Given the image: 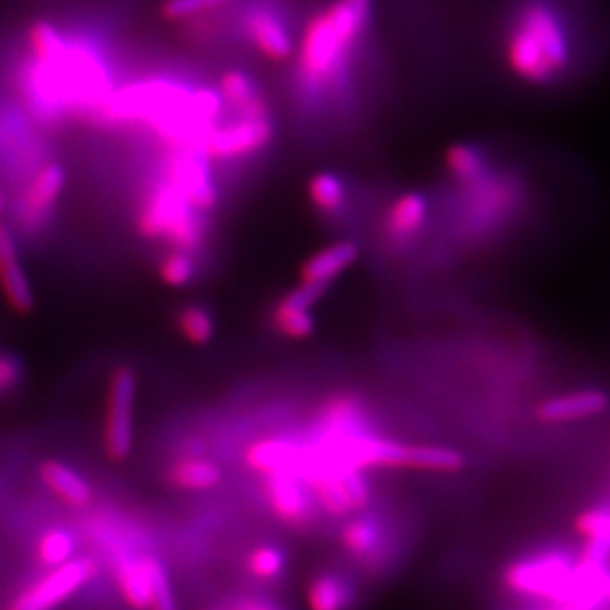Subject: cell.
Wrapping results in <instances>:
<instances>
[{
	"label": "cell",
	"mask_w": 610,
	"mask_h": 610,
	"mask_svg": "<svg viewBox=\"0 0 610 610\" xmlns=\"http://www.w3.org/2000/svg\"><path fill=\"white\" fill-rule=\"evenodd\" d=\"M37 62L28 70L27 96L42 118L66 110H93L111 96L110 76L98 56L73 46L48 22L30 30Z\"/></svg>",
	"instance_id": "cell-1"
},
{
	"label": "cell",
	"mask_w": 610,
	"mask_h": 610,
	"mask_svg": "<svg viewBox=\"0 0 610 610\" xmlns=\"http://www.w3.org/2000/svg\"><path fill=\"white\" fill-rule=\"evenodd\" d=\"M250 28L258 46L264 50L270 58H288L292 54V40L288 37L286 28L273 19L268 12H256L250 20Z\"/></svg>",
	"instance_id": "cell-29"
},
{
	"label": "cell",
	"mask_w": 610,
	"mask_h": 610,
	"mask_svg": "<svg viewBox=\"0 0 610 610\" xmlns=\"http://www.w3.org/2000/svg\"><path fill=\"white\" fill-rule=\"evenodd\" d=\"M22 377L19 359L12 356H0V391H9Z\"/></svg>",
	"instance_id": "cell-36"
},
{
	"label": "cell",
	"mask_w": 610,
	"mask_h": 610,
	"mask_svg": "<svg viewBox=\"0 0 610 610\" xmlns=\"http://www.w3.org/2000/svg\"><path fill=\"white\" fill-rule=\"evenodd\" d=\"M174 326L184 341L197 347L209 346L214 338V331H217L214 316L210 313L207 306H201V303L182 306L174 316Z\"/></svg>",
	"instance_id": "cell-26"
},
{
	"label": "cell",
	"mask_w": 610,
	"mask_h": 610,
	"mask_svg": "<svg viewBox=\"0 0 610 610\" xmlns=\"http://www.w3.org/2000/svg\"><path fill=\"white\" fill-rule=\"evenodd\" d=\"M66 171L62 164L48 163L38 171L20 199V224L37 228L44 224L56 202L64 191Z\"/></svg>",
	"instance_id": "cell-13"
},
{
	"label": "cell",
	"mask_w": 610,
	"mask_h": 610,
	"mask_svg": "<svg viewBox=\"0 0 610 610\" xmlns=\"http://www.w3.org/2000/svg\"><path fill=\"white\" fill-rule=\"evenodd\" d=\"M429 209V197L424 192H402L389 204V209L384 212V238L394 247L409 244L414 238L419 237L420 230L427 224Z\"/></svg>",
	"instance_id": "cell-15"
},
{
	"label": "cell",
	"mask_w": 610,
	"mask_h": 610,
	"mask_svg": "<svg viewBox=\"0 0 610 610\" xmlns=\"http://www.w3.org/2000/svg\"><path fill=\"white\" fill-rule=\"evenodd\" d=\"M272 141V126L266 118H242L227 128L210 129L202 153L212 161H237L254 156Z\"/></svg>",
	"instance_id": "cell-9"
},
{
	"label": "cell",
	"mask_w": 610,
	"mask_h": 610,
	"mask_svg": "<svg viewBox=\"0 0 610 610\" xmlns=\"http://www.w3.org/2000/svg\"><path fill=\"white\" fill-rule=\"evenodd\" d=\"M347 4H351V9L356 10L357 14L364 19L367 9H369V0H346Z\"/></svg>",
	"instance_id": "cell-39"
},
{
	"label": "cell",
	"mask_w": 610,
	"mask_h": 610,
	"mask_svg": "<svg viewBox=\"0 0 610 610\" xmlns=\"http://www.w3.org/2000/svg\"><path fill=\"white\" fill-rule=\"evenodd\" d=\"M244 462L258 474H293L303 476L310 468V444H303L292 438H262L256 440L244 452Z\"/></svg>",
	"instance_id": "cell-10"
},
{
	"label": "cell",
	"mask_w": 610,
	"mask_h": 610,
	"mask_svg": "<svg viewBox=\"0 0 610 610\" xmlns=\"http://www.w3.org/2000/svg\"><path fill=\"white\" fill-rule=\"evenodd\" d=\"M301 480L308 486L311 498L329 516H347L367 508L371 492L359 470L311 462Z\"/></svg>",
	"instance_id": "cell-6"
},
{
	"label": "cell",
	"mask_w": 610,
	"mask_h": 610,
	"mask_svg": "<svg viewBox=\"0 0 610 610\" xmlns=\"http://www.w3.org/2000/svg\"><path fill=\"white\" fill-rule=\"evenodd\" d=\"M381 536H383V531H381L379 521L361 516V518H356L347 523L341 531V541L351 556L367 557L371 556L379 547Z\"/></svg>",
	"instance_id": "cell-31"
},
{
	"label": "cell",
	"mask_w": 610,
	"mask_h": 610,
	"mask_svg": "<svg viewBox=\"0 0 610 610\" xmlns=\"http://www.w3.org/2000/svg\"><path fill=\"white\" fill-rule=\"evenodd\" d=\"M157 276L167 288L181 290L191 286L192 280L197 278V262L194 256L187 250H177L171 248L169 252H164L157 264Z\"/></svg>",
	"instance_id": "cell-30"
},
{
	"label": "cell",
	"mask_w": 610,
	"mask_h": 610,
	"mask_svg": "<svg viewBox=\"0 0 610 610\" xmlns=\"http://www.w3.org/2000/svg\"><path fill=\"white\" fill-rule=\"evenodd\" d=\"M4 204H7V201H4V194H2V191H0V212L4 210Z\"/></svg>",
	"instance_id": "cell-41"
},
{
	"label": "cell",
	"mask_w": 610,
	"mask_h": 610,
	"mask_svg": "<svg viewBox=\"0 0 610 610\" xmlns=\"http://www.w3.org/2000/svg\"><path fill=\"white\" fill-rule=\"evenodd\" d=\"M262 492L273 516L286 526L301 528L311 520L313 498L300 476H262Z\"/></svg>",
	"instance_id": "cell-12"
},
{
	"label": "cell",
	"mask_w": 610,
	"mask_h": 610,
	"mask_svg": "<svg viewBox=\"0 0 610 610\" xmlns=\"http://www.w3.org/2000/svg\"><path fill=\"white\" fill-rule=\"evenodd\" d=\"M116 583L129 607L149 610V573L146 559H119Z\"/></svg>",
	"instance_id": "cell-25"
},
{
	"label": "cell",
	"mask_w": 610,
	"mask_h": 610,
	"mask_svg": "<svg viewBox=\"0 0 610 610\" xmlns=\"http://www.w3.org/2000/svg\"><path fill=\"white\" fill-rule=\"evenodd\" d=\"M283 566H286L283 553L273 546L256 547L247 559L248 571L262 581L278 579L282 574Z\"/></svg>",
	"instance_id": "cell-34"
},
{
	"label": "cell",
	"mask_w": 610,
	"mask_h": 610,
	"mask_svg": "<svg viewBox=\"0 0 610 610\" xmlns=\"http://www.w3.org/2000/svg\"><path fill=\"white\" fill-rule=\"evenodd\" d=\"M356 591L346 577L331 571L316 574L308 584L306 601L310 610H349Z\"/></svg>",
	"instance_id": "cell-21"
},
{
	"label": "cell",
	"mask_w": 610,
	"mask_h": 610,
	"mask_svg": "<svg viewBox=\"0 0 610 610\" xmlns=\"http://www.w3.org/2000/svg\"><path fill=\"white\" fill-rule=\"evenodd\" d=\"M38 474L50 492L72 508H86L93 500L90 483L60 460H44Z\"/></svg>",
	"instance_id": "cell-19"
},
{
	"label": "cell",
	"mask_w": 610,
	"mask_h": 610,
	"mask_svg": "<svg viewBox=\"0 0 610 610\" xmlns=\"http://www.w3.org/2000/svg\"><path fill=\"white\" fill-rule=\"evenodd\" d=\"M167 478L184 492H209L222 482V470L210 460L187 456L169 466Z\"/></svg>",
	"instance_id": "cell-20"
},
{
	"label": "cell",
	"mask_w": 610,
	"mask_h": 610,
	"mask_svg": "<svg viewBox=\"0 0 610 610\" xmlns=\"http://www.w3.org/2000/svg\"><path fill=\"white\" fill-rule=\"evenodd\" d=\"M573 27L556 0H518L503 28V58L528 86L559 82L573 64Z\"/></svg>",
	"instance_id": "cell-2"
},
{
	"label": "cell",
	"mask_w": 610,
	"mask_h": 610,
	"mask_svg": "<svg viewBox=\"0 0 610 610\" xmlns=\"http://www.w3.org/2000/svg\"><path fill=\"white\" fill-rule=\"evenodd\" d=\"M98 567L91 559H70L19 592L7 610H56L90 583Z\"/></svg>",
	"instance_id": "cell-8"
},
{
	"label": "cell",
	"mask_w": 610,
	"mask_h": 610,
	"mask_svg": "<svg viewBox=\"0 0 610 610\" xmlns=\"http://www.w3.org/2000/svg\"><path fill=\"white\" fill-rule=\"evenodd\" d=\"M0 290L17 313H30L34 308V292L20 260L0 266Z\"/></svg>",
	"instance_id": "cell-28"
},
{
	"label": "cell",
	"mask_w": 610,
	"mask_h": 610,
	"mask_svg": "<svg viewBox=\"0 0 610 610\" xmlns=\"http://www.w3.org/2000/svg\"><path fill=\"white\" fill-rule=\"evenodd\" d=\"M137 374L128 364L116 367L106 389L101 444L111 462L128 460L136 434Z\"/></svg>",
	"instance_id": "cell-5"
},
{
	"label": "cell",
	"mask_w": 610,
	"mask_h": 610,
	"mask_svg": "<svg viewBox=\"0 0 610 610\" xmlns=\"http://www.w3.org/2000/svg\"><path fill=\"white\" fill-rule=\"evenodd\" d=\"M571 573L573 567L563 557L546 556L511 566L506 573V583L511 591L561 599Z\"/></svg>",
	"instance_id": "cell-11"
},
{
	"label": "cell",
	"mask_w": 610,
	"mask_h": 610,
	"mask_svg": "<svg viewBox=\"0 0 610 610\" xmlns=\"http://www.w3.org/2000/svg\"><path fill=\"white\" fill-rule=\"evenodd\" d=\"M359 260V247L351 240H341L336 244L321 248L311 254L300 268V282L326 286L338 280L341 273L347 272Z\"/></svg>",
	"instance_id": "cell-17"
},
{
	"label": "cell",
	"mask_w": 610,
	"mask_h": 610,
	"mask_svg": "<svg viewBox=\"0 0 610 610\" xmlns=\"http://www.w3.org/2000/svg\"><path fill=\"white\" fill-rule=\"evenodd\" d=\"M577 529L584 538V563L602 566L610 553V511H584L577 520Z\"/></svg>",
	"instance_id": "cell-22"
},
{
	"label": "cell",
	"mask_w": 610,
	"mask_h": 610,
	"mask_svg": "<svg viewBox=\"0 0 610 610\" xmlns=\"http://www.w3.org/2000/svg\"><path fill=\"white\" fill-rule=\"evenodd\" d=\"M139 237L149 242H164L169 248L197 252L207 240L204 214L192 209L181 192L169 182L157 181L137 210Z\"/></svg>",
	"instance_id": "cell-3"
},
{
	"label": "cell",
	"mask_w": 610,
	"mask_h": 610,
	"mask_svg": "<svg viewBox=\"0 0 610 610\" xmlns=\"http://www.w3.org/2000/svg\"><path fill=\"white\" fill-rule=\"evenodd\" d=\"M369 430L367 407L353 392H336L319 404L313 417V437Z\"/></svg>",
	"instance_id": "cell-16"
},
{
	"label": "cell",
	"mask_w": 610,
	"mask_h": 610,
	"mask_svg": "<svg viewBox=\"0 0 610 610\" xmlns=\"http://www.w3.org/2000/svg\"><path fill=\"white\" fill-rule=\"evenodd\" d=\"M270 326L278 336L296 339V341L310 339L318 329L316 318L311 316L310 310L296 306L292 301L286 300L283 296L273 303L272 311H270Z\"/></svg>",
	"instance_id": "cell-24"
},
{
	"label": "cell",
	"mask_w": 610,
	"mask_h": 610,
	"mask_svg": "<svg viewBox=\"0 0 610 610\" xmlns=\"http://www.w3.org/2000/svg\"><path fill=\"white\" fill-rule=\"evenodd\" d=\"M19 260V248L10 228L0 220V266Z\"/></svg>",
	"instance_id": "cell-37"
},
{
	"label": "cell",
	"mask_w": 610,
	"mask_h": 610,
	"mask_svg": "<svg viewBox=\"0 0 610 610\" xmlns=\"http://www.w3.org/2000/svg\"><path fill=\"white\" fill-rule=\"evenodd\" d=\"M146 566L149 573V610H177L164 567L153 557H146Z\"/></svg>",
	"instance_id": "cell-33"
},
{
	"label": "cell",
	"mask_w": 610,
	"mask_h": 610,
	"mask_svg": "<svg viewBox=\"0 0 610 610\" xmlns=\"http://www.w3.org/2000/svg\"><path fill=\"white\" fill-rule=\"evenodd\" d=\"M308 201L321 217H336L346 207V181L338 173L319 171L308 181Z\"/></svg>",
	"instance_id": "cell-23"
},
{
	"label": "cell",
	"mask_w": 610,
	"mask_h": 610,
	"mask_svg": "<svg viewBox=\"0 0 610 610\" xmlns=\"http://www.w3.org/2000/svg\"><path fill=\"white\" fill-rule=\"evenodd\" d=\"M73 549H76V541L70 531L62 528L48 529L44 536L38 539V561L50 569L64 566L72 559Z\"/></svg>",
	"instance_id": "cell-32"
},
{
	"label": "cell",
	"mask_w": 610,
	"mask_h": 610,
	"mask_svg": "<svg viewBox=\"0 0 610 610\" xmlns=\"http://www.w3.org/2000/svg\"><path fill=\"white\" fill-rule=\"evenodd\" d=\"M232 610H280L262 599H240Z\"/></svg>",
	"instance_id": "cell-38"
},
{
	"label": "cell",
	"mask_w": 610,
	"mask_h": 610,
	"mask_svg": "<svg viewBox=\"0 0 610 610\" xmlns=\"http://www.w3.org/2000/svg\"><path fill=\"white\" fill-rule=\"evenodd\" d=\"M610 409L609 392L601 389H581L569 391L541 401L536 417L546 424H563L574 420L592 419Z\"/></svg>",
	"instance_id": "cell-14"
},
{
	"label": "cell",
	"mask_w": 610,
	"mask_h": 610,
	"mask_svg": "<svg viewBox=\"0 0 610 610\" xmlns=\"http://www.w3.org/2000/svg\"><path fill=\"white\" fill-rule=\"evenodd\" d=\"M490 153L483 147L468 141H460L447 149L444 153V169L447 174L460 187L470 189L476 182L486 179L492 167H490Z\"/></svg>",
	"instance_id": "cell-18"
},
{
	"label": "cell",
	"mask_w": 610,
	"mask_h": 610,
	"mask_svg": "<svg viewBox=\"0 0 610 610\" xmlns=\"http://www.w3.org/2000/svg\"><path fill=\"white\" fill-rule=\"evenodd\" d=\"M222 98L242 111V118H266L264 106L256 96L254 82L247 73L230 72L220 82Z\"/></svg>",
	"instance_id": "cell-27"
},
{
	"label": "cell",
	"mask_w": 610,
	"mask_h": 610,
	"mask_svg": "<svg viewBox=\"0 0 610 610\" xmlns=\"http://www.w3.org/2000/svg\"><path fill=\"white\" fill-rule=\"evenodd\" d=\"M227 2L230 0H169L164 4V14L169 19L181 20L192 17V14H199L202 10L217 9Z\"/></svg>",
	"instance_id": "cell-35"
},
{
	"label": "cell",
	"mask_w": 610,
	"mask_h": 610,
	"mask_svg": "<svg viewBox=\"0 0 610 610\" xmlns=\"http://www.w3.org/2000/svg\"><path fill=\"white\" fill-rule=\"evenodd\" d=\"M164 181L181 192L182 199L201 214H209L219 204V189L212 179L209 157L202 149H171L164 161Z\"/></svg>",
	"instance_id": "cell-7"
},
{
	"label": "cell",
	"mask_w": 610,
	"mask_h": 610,
	"mask_svg": "<svg viewBox=\"0 0 610 610\" xmlns=\"http://www.w3.org/2000/svg\"><path fill=\"white\" fill-rule=\"evenodd\" d=\"M363 20L351 4L341 2L313 20L301 54L303 72L310 80H323L336 72L347 44L353 40Z\"/></svg>",
	"instance_id": "cell-4"
},
{
	"label": "cell",
	"mask_w": 610,
	"mask_h": 610,
	"mask_svg": "<svg viewBox=\"0 0 610 610\" xmlns=\"http://www.w3.org/2000/svg\"><path fill=\"white\" fill-rule=\"evenodd\" d=\"M557 610H589L581 607V604H573V602H567L563 607H559Z\"/></svg>",
	"instance_id": "cell-40"
}]
</instances>
